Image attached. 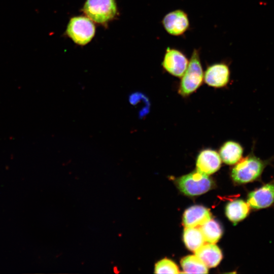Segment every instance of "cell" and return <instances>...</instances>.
I'll list each match as a JSON object with an SVG mask.
<instances>
[{"mask_svg": "<svg viewBox=\"0 0 274 274\" xmlns=\"http://www.w3.org/2000/svg\"><path fill=\"white\" fill-rule=\"evenodd\" d=\"M81 11L94 23L105 28L119 15L116 0H85Z\"/></svg>", "mask_w": 274, "mask_h": 274, "instance_id": "cell-1", "label": "cell"}, {"mask_svg": "<svg viewBox=\"0 0 274 274\" xmlns=\"http://www.w3.org/2000/svg\"><path fill=\"white\" fill-rule=\"evenodd\" d=\"M195 253L208 267H216L222 258L220 249L215 244L204 243Z\"/></svg>", "mask_w": 274, "mask_h": 274, "instance_id": "cell-12", "label": "cell"}, {"mask_svg": "<svg viewBox=\"0 0 274 274\" xmlns=\"http://www.w3.org/2000/svg\"><path fill=\"white\" fill-rule=\"evenodd\" d=\"M203 75L199 50L194 49L188 66L182 76L178 90L179 94L185 97L195 91L201 85Z\"/></svg>", "mask_w": 274, "mask_h": 274, "instance_id": "cell-3", "label": "cell"}, {"mask_svg": "<svg viewBox=\"0 0 274 274\" xmlns=\"http://www.w3.org/2000/svg\"><path fill=\"white\" fill-rule=\"evenodd\" d=\"M180 190L188 196H196L210 190L213 182L208 175L198 170L182 176L177 180Z\"/></svg>", "mask_w": 274, "mask_h": 274, "instance_id": "cell-5", "label": "cell"}, {"mask_svg": "<svg viewBox=\"0 0 274 274\" xmlns=\"http://www.w3.org/2000/svg\"><path fill=\"white\" fill-rule=\"evenodd\" d=\"M96 31L95 23L85 15L71 17L66 25L64 35L75 44L83 46L90 43Z\"/></svg>", "mask_w": 274, "mask_h": 274, "instance_id": "cell-4", "label": "cell"}, {"mask_svg": "<svg viewBox=\"0 0 274 274\" xmlns=\"http://www.w3.org/2000/svg\"><path fill=\"white\" fill-rule=\"evenodd\" d=\"M269 160H264L251 153L242 158L233 167L231 177L238 184H245L259 179Z\"/></svg>", "mask_w": 274, "mask_h": 274, "instance_id": "cell-2", "label": "cell"}, {"mask_svg": "<svg viewBox=\"0 0 274 274\" xmlns=\"http://www.w3.org/2000/svg\"><path fill=\"white\" fill-rule=\"evenodd\" d=\"M219 154L225 163L229 165L236 164L242 158L243 148L237 142L227 141L221 147Z\"/></svg>", "mask_w": 274, "mask_h": 274, "instance_id": "cell-13", "label": "cell"}, {"mask_svg": "<svg viewBox=\"0 0 274 274\" xmlns=\"http://www.w3.org/2000/svg\"><path fill=\"white\" fill-rule=\"evenodd\" d=\"M183 240L186 247L195 252L205 243V239L200 227H186Z\"/></svg>", "mask_w": 274, "mask_h": 274, "instance_id": "cell-15", "label": "cell"}, {"mask_svg": "<svg viewBox=\"0 0 274 274\" xmlns=\"http://www.w3.org/2000/svg\"><path fill=\"white\" fill-rule=\"evenodd\" d=\"M250 207L247 202L242 199H236L229 202L226 207V215L234 224L244 220L249 215Z\"/></svg>", "mask_w": 274, "mask_h": 274, "instance_id": "cell-14", "label": "cell"}, {"mask_svg": "<svg viewBox=\"0 0 274 274\" xmlns=\"http://www.w3.org/2000/svg\"><path fill=\"white\" fill-rule=\"evenodd\" d=\"M181 264L184 272L187 273H207L208 267L196 255H188L182 259Z\"/></svg>", "mask_w": 274, "mask_h": 274, "instance_id": "cell-17", "label": "cell"}, {"mask_svg": "<svg viewBox=\"0 0 274 274\" xmlns=\"http://www.w3.org/2000/svg\"><path fill=\"white\" fill-rule=\"evenodd\" d=\"M155 273H178L179 269L177 265L173 261L164 258L156 263L155 266Z\"/></svg>", "mask_w": 274, "mask_h": 274, "instance_id": "cell-18", "label": "cell"}, {"mask_svg": "<svg viewBox=\"0 0 274 274\" xmlns=\"http://www.w3.org/2000/svg\"><path fill=\"white\" fill-rule=\"evenodd\" d=\"M205 241L207 243L215 244L221 237L223 233L220 224L217 221L210 219L200 226Z\"/></svg>", "mask_w": 274, "mask_h": 274, "instance_id": "cell-16", "label": "cell"}, {"mask_svg": "<svg viewBox=\"0 0 274 274\" xmlns=\"http://www.w3.org/2000/svg\"><path fill=\"white\" fill-rule=\"evenodd\" d=\"M254 210L265 209L274 203V181L263 185L248 195L247 201Z\"/></svg>", "mask_w": 274, "mask_h": 274, "instance_id": "cell-8", "label": "cell"}, {"mask_svg": "<svg viewBox=\"0 0 274 274\" xmlns=\"http://www.w3.org/2000/svg\"><path fill=\"white\" fill-rule=\"evenodd\" d=\"M189 61L182 51L168 47L165 49L161 64L163 68L169 74L176 77H182Z\"/></svg>", "mask_w": 274, "mask_h": 274, "instance_id": "cell-6", "label": "cell"}, {"mask_svg": "<svg viewBox=\"0 0 274 274\" xmlns=\"http://www.w3.org/2000/svg\"><path fill=\"white\" fill-rule=\"evenodd\" d=\"M162 26L167 33L179 37L183 36L190 27V21L187 13L177 9L166 13L161 21Z\"/></svg>", "mask_w": 274, "mask_h": 274, "instance_id": "cell-7", "label": "cell"}, {"mask_svg": "<svg viewBox=\"0 0 274 274\" xmlns=\"http://www.w3.org/2000/svg\"><path fill=\"white\" fill-rule=\"evenodd\" d=\"M230 70L228 65L224 62L214 63L206 69L203 79L209 86L221 88L225 86L229 81Z\"/></svg>", "mask_w": 274, "mask_h": 274, "instance_id": "cell-9", "label": "cell"}, {"mask_svg": "<svg viewBox=\"0 0 274 274\" xmlns=\"http://www.w3.org/2000/svg\"><path fill=\"white\" fill-rule=\"evenodd\" d=\"M211 219L209 209L201 206H193L184 213L183 222L185 227H199Z\"/></svg>", "mask_w": 274, "mask_h": 274, "instance_id": "cell-11", "label": "cell"}, {"mask_svg": "<svg viewBox=\"0 0 274 274\" xmlns=\"http://www.w3.org/2000/svg\"><path fill=\"white\" fill-rule=\"evenodd\" d=\"M221 158L215 150L205 149L200 152L197 156L196 170L207 175L217 172L220 167Z\"/></svg>", "mask_w": 274, "mask_h": 274, "instance_id": "cell-10", "label": "cell"}]
</instances>
